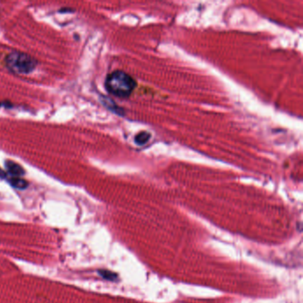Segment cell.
Returning a JSON list of instances; mask_svg holds the SVG:
<instances>
[{"label": "cell", "mask_w": 303, "mask_h": 303, "mask_svg": "<svg viewBox=\"0 0 303 303\" xmlns=\"http://www.w3.org/2000/svg\"><path fill=\"white\" fill-rule=\"evenodd\" d=\"M150 139H151V133H149L147 132H142V133L137 134L134 140H135L137 144L143 145V144H146Z\"/></svg>", "instance_id": "5"}, {"label": "cell", "mask_w": 303, "mask_h": 303, "mask_svg": "<svg viewBox=\"0 0 303 303\" xmlns=\"http://www.w3.org/2000/svg\"><path fill=\"white\" fill-rule=\"evenodd\" d=\"M5 65L16 74H29L35 70L37 61L29 55L16 51L6 56Z\"/></svg>", "instance_id": "2"}, {"label": "cell", "mask_w": 303, "mask_h": 303, "mask_svg": "<svg viewBox=\"0 0 303 303\" xmlns=\"http://www.w3.org/2000/svg\"><path fill=\"white\" fill-rule=\"evenodd\" d=\"M5 168L12 177H20L25 173L24 169L19 164L11 160L5 161Z\"/></svg>", "instance_id": "3"}, {"label": "cell", "mask_w": 303, "mask_h": 303, "mask_svg": "<svg viewBox=\"0 0 303 303\" xmlns=\"http://www.w3.org/2000/svg\"><path fill=\"white\" fill-rule=\"evenodd\" d=\"M9 183L13 187L18 189H24L29 185L28 182L20 177H11L9 179Z\"/></svg>", "instance_id": "4"}, {"label": "cell", "mask_w": 303, "mask_h": 303, "mask_svg": "<svg viewBox=\"0 0 303 303\" xmlns=\"http://www.w3.org/2000/svg\"><path fill=\"white\" fill-rule=\"evenodd\" d=\"M136 86V81L125 71H113L107 76L105 80L107 91L122 99L131 95Z\"/></svg>", "instance_id": "1"}, {"label": "cell", "mask_w": 303, "mask_h": 303, "mask_svg": "<svg viewBox=\"0 0 303 303\" xmlns=\"http://www.w3.org/2000/svg\"><path fill=\"white\" fill-rule=\"evenodd\" d=\"M99 273L102 278L107 279V280H110V281H115L117 278V275L116 273H113L112 271H109V270H100Z\"/></svg>", "instance_id": "6"}, {"label": "cell", "mask_w": 303, "mask_h": 303, "mask_svg": "<svg viewBox=\"0 0 303 303\" xmlns=\"http://www.w3.org/2000/svg\"><path fill=\"white\" fill-rule=\"evenodd\" d=\"M6 176V173H5V171H3L1 168H0V178L2 179V178H5Z\"/></svg>", "instance_id": "7"}]
</instances>
